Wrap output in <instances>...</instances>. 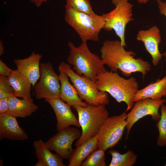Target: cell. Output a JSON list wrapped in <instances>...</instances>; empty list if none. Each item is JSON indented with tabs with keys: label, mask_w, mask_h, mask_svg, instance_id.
<instances>
[{
	"label": "cell",
	"mask_w": 166,
	"mask_h": 166,
	"mask_svg": "<svg viewBox=\"0 0 166 166\" xmlns=\"http://www.w3.org/2000/svg\"><path fill=\"white\" fill-rule=\"evenodd\" d=\"M101 58L110 68L111 71L116 72L119 69L122 75L131 76V73L140 72L143 78L151 69V65L142 58H135V53L127 51L119 41L107 40L103 42L100 50Z\"/></svg>",
	"instance_id": "6da1fadb"
},
{
	"label": "cell",
	"mask_w": 166,
	"mask_h": 166,
	"mask_svg": "<svg viewBox=\"0 0 166 166\" xmlns=\"http://www.w3.org/2000/svg\"><path fill=\"white\" fill-rule=\"evenodd\" d=\"M95 82L99 90L109 93L119 103L125 102L127 105L125 112L133 107V98L139 88L136 78L125 79L116 72L106 70L97 74Z\"/></svg>",
	"instance_id": "7a4b0ae2"
},
{
	"label": "cell",
	"mask_w": 166,
	"mask_h": 166,
	"mask_svg": "<svg viewBox=\"0 0 166 166\" xmlns=\"http://www.w3.org/2000/svg\"><path fill=\"white\" fill-rule=\"evenodd\" d=\"M86 42L78 47L69 41V54L67 61L73 66V70L80 76H84L95 81L97 74L106 70L105 63L98 55L90 52Z\"/></svg>",
	"instance_id": "3957f363"
},
{
	"label": "cell",
	"mask_w": 166,
	"mask_h": 166,
	"mask_svg": "<svg viewBox=\"0 0 166 166\" xmlns=\"http://www.w3.org/2000/svg\"><path fill=\"white\" fill-rule=\"evenodd\" d=\"M72 107L77 113L82 129L80 138L74 144L77 147L97 135L101 125L109 117V113L105 105L87 104Z\"/></svg>",
	"instance_id": "277c9868"
},
{
	"label": "cell",
	"mask_w": 166,
	"mask_h": 166,
	"mask_svg": "<svg viewBox=\"0 0 166 166\" xmlns=\"http://www.w3.org/2000/svg\"><path fill=\"white\" fill-rule=\"evenodd\" d=\"M65 20L77 32L82 42L99 41V34L104 24L102 15H89L65 6Z\"/></svg>",
	"instance_id": "5b68a950"
},
{
	"label": "cell",
	"mask_w": 166,
	"mask_h": 166,
	"mask_svg": "<svg viewBox=\"0 0 166 166\" xmlns=\"http://www.w3.org/2000/svg\"><path fill=\"white\" fill-rule=\"evenodd\" d=\"M66 74L82 100L87 104L97 105H108L109 100L108 93L99 90L95 81L84 76H80L64 61L59 65Z\"/></svg>",
	"instance_id": "8992f818"
},
{
	"label": "cell",
	"mask_w": 166,
	"mask_h": 166,
	"mask_svg": "<svg viewBox=\"0 0 166 166\" xmlns=\"http://www.w3.org/2000/svg\"><path fill=\"white\" fill-rule=\"evenodd\" d=\"M115 8L110 12L102 14L104 24L103 29L107 31L113 30L119 38L121 45L126 46L125 31L126 25L132 21L133 5L128 0H112Z\"/></svg>",
	"instance_id": "52a82bcc"
},
{
	"label": "cell",
	"mask_w": 166,
	"mask_h": 166,
	"mask_svg": "<svg viewBox=\"0 0 166 166\" xmlns=\"http://www.w3.org/2000/svg\"><path fill=\"white\" fill-rule=\"evenodd\" d=\"M127 113L109 117L101 125L97 136L98 148L105 151L115 146L121 140L127 124Z\"/></svg>",
	"instance_id": "ba28073f"
},
{
	"label": "cell",
	"mask_w": 166,
	"mask_h": 166,
	"mask_svg": "<svg viewBox=\"0 0 166 166\" xmlns=\"http://www.w3.org/2000/svg\"><path fill=\"white\" fill-rule=\"evenodd\" d=\"M40 77L34 86L35 97L38 100L60 98V83L59 76L50 62L40 64Z\"/></svg>",
	"instance_id": "9c48e42d"
},
{
	"label": "cell",
	"mask_w": 166,
	"mask_h": 166,
	"mask_svg": "<svg viewBox=\"0 0 166 166\" xmlns=\"http://www.w3.org/2000/svg\"><path fill=\"white\" fill-rule=\"evenodd\" d=\"M130 112L127 114L126 127L127 139L130 130L134 124L139 119L147 115H150L155 121H158L160 115L159 109L161 105L166 102V99H162L155 100L146 98L136 101Z\"/></svg>",
	"instance_id": "30bf717a"
},
{
	"label": "cell",
	"mask_w": 166,
	"mask_h": 166,
	"mask_svg": "<svg viewBox=\"0 0 166 166\" xmlns=\"http://www.w3.org/2000/svg\"><path fill=\"white\" fill-rule=\"evenodd\" d=\"M58 131L46 144L50 150L55 151L62 160H69L73 150L72 144L80 138L81 132L77 128L70 127Z\"/></svg>",
	"instance_id": "8fae6325"
},
{
	"label": "cell",
	"mask_w": 166,
	"mask_h": 166,
	"mask_svg": "<svg viewBox=\"0 0 166 166\" xmlns=\"http://www.w3.org/2000/svg\"><path fill=\"white\" fill-rule=\"evenodd\" d=\"M53 109L55 114L57 131L74 125L81 127L78 121L72 112L71 106L65 103L60 98L53 99H45Z\"/></svg>",
	"instance_id": "7c38bea8"
},
{
	"label": "cell",
	"mask_w": 166,
	"mask_h": 166,
	"mask_svg": "<svg viewBox=\"0 0 166 166\" xmlns=\"http://www.w3.org/2000/svg\"><path fill=\"white\" fill-rule=\"evenodd\" d=\"M136 39L143 42L146 51L152 57V64L156 66L163 55L158 48L161 41L160 31L158 28L154 26L148 30L139 31Z\"/></svg>",
	"instance_id": "4fadbf2b"
},
{
	"label": "cell",
	"mask_w": 166,
	"mask_h": 166,
	"mask_svg": "<svg viewBox=\"0 0 166 166\" xmlns=\"http://www.w3.org/2000/svg\"><path fill=\"white\" fill-rule=\"evenodd\" d=\"M42 57L41 54L34 51L27 57L14 60L17 70L30 81L33 87L40 78V62Z\"/></svg>",
	"instance_id": "5bb4252c"
},
{
	"label": "cell",
	"mask_w": 166,
	"mask_h": 166,
	"mask_svg": "<svg viewBox=\"0 0 166 166\" xmlns=\"http://www.w3.org/2000/svg\"><path fill=\"white\" fill-rule=\"evenodd\" d=\"M28 136L19 125L16 117L8 113L0 114V139L24 140Z\"/></svg>",
	"instance_id": "9a60e30c"
},
{
	"label": "cell",
	"mask_w": 166,
	"mask_h": 166,
	"mask_svg": "<svg viewBox=\"0 0 166 166\" xmlns=\"http://www.w3.org/2000/svg\"><path fill=\"white\" fill-rule=\"evenodd\" d=\"M58 70L61 85L60 98L71 106L87 105V104L80 98L75 88L69 82L68 76L59 65Z\"/></svg>",
	"instance_id": "2e32d148"
},
{
	"label": "cell",
	"mask_w": 166,
	"mask_h": 166,
	"mask_svg": "<svg viewBox=\"0 0 166 166\" xmlns=\"http://www.w3.org/2000/svg\"><path fill=\"white\" fill-rule=\"evenodd\" d=\"M14 94L9 97V109L7 113L16 117L24 118L30 116L38 109L33 101L19 99Z\"/></svg>",
	"instance_id": "e0dca14e"
},
{
	"label": "cell",
	"mask_w": 166,
	"mask_h": 166,
	"mask_svg": "<svg viewBox=\"0 0 166 166\" xmlns=\"http://www.w3.org/2000/svg\"><path fill=\"white\" fill-rule=\"evenodd\" d=\"M166 97V75L161 79H158L144 88L138 90L133 98L134 102L142 99L149 98L158 100Z\"/></svg>",
	"instance_id": "ac0fdd59"
},
{
	"label": "cell",
	"mask_w": 166,
	"mask_h": 166,
	"mask_svg": "<svg viewBox=\"0 0 166 166\" xmlns=\"http://www.w3.org/2000/svg\"><path fill=\"white\" fill-rule=\"evenodd\" d=\"M7 77L15 96L33 101L31 94L32 85L26 77L16 69L13 70L10 76Z\"/></svg>",
	"instance_id": "d6986e66"
},
{
	"label": "cell",
	"mask_w": 166,
	"mask_h": 166,
	"mask_svg": "<svg viewBox=\"0 0 166 166\" xmlns=\"http://www.w3.org/2000/svg\"><path fill=\"white\" fill-rule=\"evenodd\" d=\"M33 147L36 158L42 161L44 166H64L62 159L57 154L52 153L46 142L42 140H35Z\"/></svg>",
	"instance_id": "ffe728a7"
},
{
	"label": "cell",
	"mask_w": 166,
	"mask_h": 166,
	"mask_svg": "<svg viewBox=\"0 0 166 166\" xmlns=\"http://www.w3.org/2000/svg\"><path fill=\"white\" fill-rule=\"evenodd\" d=\"M97 136L82 144L76 147L69 160L68 166H80L81 163L98 148Z\"/></svg>",
	"instance_id": "44dd1931"
},
{
	"label": "cell",
	"mask_w": 166,
	"mask_h": 166,
	"mask_svg": "<svg viewBox=\"0 0 166 166\" xmlns=\"http://www.w3.org/2000/svg\"><path fill=\"white\" fill-rule=\"evenodd\" d=\"M108 152L112 156L109 166H132L136 163L137 159L136 155L130 150L123 154L113 149Z\"/></svg>",
	"instance_id": "7402d4cb"
},
{
	"label": "cell",
	"mask_w": 166,
	"mask_h": 166,
	"mask_svg": "<svg viewBox=\"0 0 166 166\" xmlns=\"http://www.w3.org/2000/svg\"><path fill=\"white\" fill-rule=\"evenodd\" d=\"M161 115L156 126L159 131L157 145L161 147L166 146V105L162 104L160 107Z\"/></svg>",
	"instance_id": "603a6c76"
},
{
	"label": "cell",
	"mask_w": 166,
	"mask_h": 166,
	"mask_svg": "<svg viewBox=\"0 0 166 166\" xmlns=\"http://www.w3.org/2000/svg\"><path fill=\"white\" fill-rule=\"evenodd\" d=\"M105 150L98 148L81 164V166H105Z\"/></svg>",
	"instance_id": "cb8c5ba5"
},
{
	"label": "cell",
	"mask_w": 166,
	"mask_h": 166,
	"mask_svg": "<svg viewBox=\"0 0 166 166\" xmlns=\"http://www.w3.org/2000/svg\"><path fill=\"white\" fill-rule=\"evenodd\" d=\"M65 6L70 7L73 10L82 12L89 15L95 13L93 11L89 0H66Z\"/></svg>",
	"instance_id": "d4e9b609"
},
{
	"label": "cell",
	"mask_w": 166,
	"mask_h": 166,
	"mask_svg": "<svg viewBox=\"0 0 166 166\" xmlns=\"http://www.w3.org/2000/svg\"><path fill=\"white\" fill-rule=\"evenodd\" d=\"M12 94H14V91L8 77L0 75V99L8 97Z\"/></svg>",
	"instance_id": "484cf974"
},
{
	"label": "cell",
	"mask_w": 166,
	"mask_h": 166,
	"mask_svg": "<svg viewBox=\"0 0 166 166\" xmlns=\"http://www.w3.org/2000/svg\"><path fill=\"white\" fill-rule=\"evenodd\" d=\"M13 70L10 69L2 60H0V75L8 77L10 76Z\"/></svg>",
	"instance_id": "4316f807"
},
{
	"label": "cell",
	"mask_w": 166,
	"mask_h": 166,
	"mask_svg": "<svg viewBox=\"0 0 166 166\" xmlns=\"http://www.w3.org/2000/svg\"><path fill=\"white\" fill-rule=\"evenodd\" d=\"M9 109V97L0 99V114L7 113Z\"/></svg>",
	"instance_id": "83f0119b"
},
{
	"label": "cell",
	"mask_w": 166,
	"mask_h": 166,
	"mask_svg": "<svg viewBox=\"0 0 166 166\" xmlns=\"http://www.w3.org/2000/svg\"><path fill=\"white\" fill-rule=\"evenodd\" d=\"M156 1L159 9V12L161 14L164 15L166 17V2L161 0H156ZM163 55L166 61V50Z\"/></svg>",
	"instance_id": "f1b7e54d"
},
{
	"label": "cell",
	"mask_w": 166,
	"mask_h": 166,
	"mask_svg": "<svg viewBox=\"0 0 166 166\" xmlns=\"http://www.w3.org/2000/svg\"><path fill=\"white\" fill-rule=\"evenodd\" d=\"M49 0H30V1L33 3L38 7H40L42 4L48 2Z\"/></svg>",
	"instance_id": "f546056e"
},
{
	"label": "cell",
	"mask_w": 166,
	"mask_h": 166,
	"mask_svg": "<svg viewBox=\"0 0 166 166\" xmlns=\"http://www.w3.org/2000/svg\"><path fill=\"white\" fill-rule=\"evenodd\" d=\"M4 53V47L2 40H0V55L1 56Z\"/></svg>",
	"instance_id": "4dcf8cb0"
},
{
	"label": "cell",
	"mask_w": 166,
	"mask_h": 166,
	"mask_svg": "<svg viewBox=\"0 0 166 166\" xmlns=\"http://www.w3.org/2000/svg\"><path fill=\"white\" fill-rule=\"evenodd\" d=\"M35 166H44L43 163L39 160H38V161L34 165Z\"/></svg>",
	"instance_id": "1f68e13d"
},
{
	"label": "cell",
	"mask_w": 166,
	"mask_h": 166,
	"mask_svg": "<svg viewBox=\"0 0 166 166\" xmlns=\"http://www.w3.org/2000/svg\"><path fill=\"white\" fill-rule=\"evenodd\" d=\"M149 0H138V2L140 3H145Z\"/></svg>",
	"instance_id": "d6a6232c"
},
{
	"label": "cell",
	"mask_w": 166,
	"mask_h": 166,
	"mask_svg": "<svg viewBox=\"0 0 166 166\" xmlns=\"http://www.w3.org/2000/svg\"><path fill=\"white\" fill-rule=\"evenodd\" d=\"M165 73H166V70H165Z\"/></svg>",
	"instance_id": "836d02e7"
},
{
	"label": "cell",
	"mask_w": 166,
	"mask_h": 166,
	"mask_svg": "<svg viewBox=\"0 0 166 166\" xmlns=\"http://www.w3.org/2000/svg\"><path fill=\"white\" fill-rule=\"evenodd\" d=\"M165 166H166V164H165Z\"/></svg>",
	"instance_id": "e575fe53"
}]
</instances>
